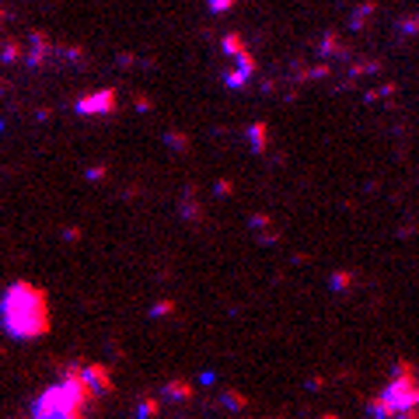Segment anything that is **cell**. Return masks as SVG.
<instances>
[{"instance_id":"cell-30","label":"cell","mask_w":419,"mask_h":419,"mask_svg":"<svg viewBox=\"0 0 419 419\" xmlns=\"http://www.w3.org/2000/svg\"><path fill=\"white\" fill-rule=\"evenodd\" d=\"M4 18H8V11H4V8H0V21H4Z\"/></svg>"},{"instance_id":"cell-5","label":"cell","mask_w":419,"mask_h":419,"mask_svg":"<svg viewBox=\"0 0 419 419\" xmlns=\"http://www.w3.org/2000/svg\"><path fill=\"white\" fill-rule=\"evenodd\" d=\"M192 385L189 381H182V378H172V381H165V388H161V398L165 402H175V405H182V402H192Z\"/></svg>"},{"instance_id":"cell-28","label":"cell","mask_w":419,"mask_h":419,"mask_svg":"<svg viewBox=\"0 0 419 419\" xmlns=\"http://www.w3.org/2000/svg\"><path fill=\"white\" fill-rule=\"evenodd\" d=\"M217 196H231V182H217Z\"/></svg>"},{"instance_id":"cell-22","label":"cell","mask_w":419,"mask_h":419,"mask_svg":"<svg viewBox=\"0 0 419 419\" xmlns=\"http://www.w3.org/2000/svg\"><path fill=\"white\" fill-rule=\"evenodd\" d=\"M395 419H419V405H409V409H398Z\"/></svg>"},{"instance_id":"cell-13","label":"cell","mask_w":419,"mask_h":419,"mask_svg":"<svg viewBox=\"0 0 419 419\" xmlns=\"http://www.w3.org/2000/svg\"><path fill=\"white\" fill-rule=\"evenodd\" d=\"M221 49L227 52V57H241V52H245L248 45H245V39H241L238 32H231V35H224V42H221Z\"/></svg>"},{"instance_id":"cell-31","label":"cell","mask_w":419,"mask_h":419,"mask_svg":"<svg viewBox=\"0 0 419 419\" xmlns=\"http://www.w3.org/2000/svg\"><path fill=\"white\" fill-rule=\"evenodd\" d=\"M322 419H339V416H322Z\"/></svg>"},{"instance_id":"cell-1","label":"cell","mask_w":419,"mask_h":419,"mask_svg":"<svg viewBox=\"0 0 419 419\" xmlns=\"http://www.w3.org/2000/svg\"><path fill=\"white\" fill-rule=\"evenodd\" d=\"M0 322H4V332L11 339L32 343L42 339L49 332V300L45 290L18 280L4 290V300H0Z\"/></svg>"},{"instance_id":"cell-15","label":"cell","mask_w":419,"mask_h":419,"mask_svg":"<svg viewBox=\"0 0 419 419\" xmlns=\"http://www.w3.org/2000/svg\"><path fill=\"white\" fill-rule=\"evenodd\" d=\"M248 77H252V74H245V70H241V67L234 63V67L227 70V77H224V84H227V88H234V91H241V88L248 84Z\"/></svg>"},{"instance_id":"cell-27","label":"cell","mask_w":419,"mask_h":419,"mask_svg":"<svg viewBox=\"0 0 419 419\" xmlns=\"http://www.w3.org/2000/svg\"><path fill=\"white\" fill-rule=\"evenodd\" d=\"M116 63H119V67H133V57H130V52H119Z\"/></svg>"},{"instance_id":"cell-10","label":"cell","mask_w":419,"mask_h":419,"mask_svg":"<svg viewBox=\"0 0 419 419\" xmlns=\"http://www.w3.org/2000/svg\"><path fill=\"white\" fill-rule=\"evenodd\" d=\"M248 143H252L255 154H266V147H269V126L266 123H252L248 126Z\"/></svg>"},{"instance_id":"cell-14","label":"cell","mask_w":419,"mask_h":419,"mask_svg":"<svg viewBox=\"0 0 419 419\" xmlns=\"http://www.w3.org/2000/svg\"><path fill=\"white\" fill-rule=\"evenodd\" d=\"M175 311H178V304L165 297V300H154V304H150V318H172Z\"/></svg>"},{"instance_id":"cell-24","label":"cell","mask_w":419,"mask_h":419,"mask_svg":"<svg viewBox=\"0 0 419 419\" xmlns=\"http://www.w3.org/2000/svg\"><path fill=\"white\" fill-rule=\"evenodd\" d=\"M199 385L214 388V385H217V374H214V371H203V374H199Z\"/></svg>"},{"instance_id":"cell-20","label":"cell","mask_w":419,"mask_h":419,"mask_svg":"<svg viewBox=\"0 0 419 419\" xmlns=\"http://www.w3.org/2000/svg\"><path fill=\"white\" fill-rule=\"evenodd\" d=\"M84 178H88V182H105V178H109V168H105V165H91V168L84 172Z\"/></svg>"},{"instance_id":"cell-17","label":"cell","mask_w":419,"mask_h":419,"mask_svg":"<svg viewBox=\"0 0 419 419\" xmlns=\"http://www.w3.org/2000/svg\"><path fill=\"white\" fill-rule=\"evenodd\" d=\"M165 143H168L172 150H178V154H182V150H189V136H185V133H178V130H168V133H165Z\"/></svg>"},{"instance_id":"cell-26","label":"cell","mask_w":419,"mask_h":419,"mask_svg":"<svg viewBox=\"0 0 419 419\" xmlns=\"http://www.w3.org/2000/svg\"><path fill=\"white\" fill-rule=\"evenodd\" d=\"M307 388H311V391H322V388H325V378H311Z\"/></svg>"},{"instance_id":"cell-19","label":"cell","mask_w":419,"mask_h":419,"mask_svg":"<svg viewBox=\"0 0 419 419\" xmlns=\"http://www.w3.org/2000/svg\"><path fill=\"white\" fill-rule=\"evenodd\" d=\"M248 224H252V231H255V234H262V231H269V227H273L269 214H255V217H252Z\"/></svg>"},{"instance_id":"cell-3","label":"cell","mask_w":419,"mask_h":419,"mask_svg":"<svg viewBox=\"0 0 419 419\" xmlns=\"http://www.w3.org/2000/svg\"><path fill=\"white\" fill-rule=\"evenodd\" d=\"M116 109H119L116 88H101V91L81 94V98L74 101V112H77V116H112Z\"/></svg>"},{"instance_id":"cell-29","label":"cell","mask_w":419,"mask_h":419,"mask_svg":"<svg viewBox=\"0 0 419 419\" xmlns=\"http://www.w3.org/2000/svg\"><path fill=\"white\" fill-rule=\"evenodd\" d=\"M4 91H11V84H8V81H0V94H4Z\"/></svg>"},{"instance_id":"cell-18","label":"cell","mask_w":419,"mask_h":419,"mask_svg":"<svg viewBox=\"0 0 419 419\" xmlns=\"http://www.w3.org/2000/svg\"><path fill=\"white\" fill-rule=\"evenodd\" d=\"M391 378H409V381H416V367H412L409 360H398L395 371H391Z\"/></svg>"},{"instance_id":"cell-7","label":"cell","mask_w":419,"mask_h":419,"mask_svg":"<svg viewBox=\"0 0 419 419\" xmlns=\"http://www.w3.org/2000/svg\"><path fill=\"white\" fill-rule=\"evenodd\" d=\"M395 402L381 391V395H374L371 402H367V416H371V419H395Z\"/></svg>"},{"instance_id":"cell-8","label":"cell","mask_w":419,"mask_h":419,"mask_svg":"<svg viewBox=\"0 0 419 419\" xmlns=\"http://www.w3.org/2000/svg\"><path fill=\"white\" fill-rule=\"evenodd\" d=\"M161 409H165L161 391H157V395H143L136 402V419H157V416H161Z\"/></svg>"},{"instance_id":"cell-23","label":"cell","mask_w":419,"mask_h":419,"mask_svg":"<svg viewBox=\"0 0 419 419\" xmlns=\"http://www.w3.org/2000/svg\"><path fill=\"white\" fill-rule=\"evenodd\" d=\"M133 105H136L140 112H150V105H154V101H150L147 94H136V98H133Z\"/></svg>"},{"instance_id":"cell-25","label":"cell","mask_w":419,"mask_h":419,"mask_svg":"<svg viewBox=\"0 0 419 419\" xmlns=\"http://www.w3.org/2000/svg\"><path fill=\"white\" fill-rule=\"evenodd\" d=\"M63 241H81V227H63Z\"/></svg>"},{"instance_id":"cell-12","label":"cell","mask_w":419,"mask_h":419,"mask_svg":"<svg viewBox=\"0 0 419 419\" xmlns=\"http://www.w3.org/2000/svg\"><path fill=\"white\" fill-rule=\"evenodd\" d=\"M221 405L231 409V412H241V409L248 405V395H241L238 388H224V391H221Z\"/></svg>"},{"instance_id":"cell-4","label":"cell","mask_w":419,"mask_h":419,"mask_svg":"<svg viewBox=\"0 0 419 419\" xmlns=\"http://www.w3.org/2000/svg\"><path fill=\"white\" fill-rule=\"evenodd\" d=\"M84 381L91 385V391H94L98 398L112 395V371H109L105 363H84Z\"/></svg>"},{"instance_id":"cell-6","label":"cell","mask_w":419,"mask_h":419,"mask_svg":"<svg viewBox=\"0 0 419 419\" xmlns=\"http://www.w3.org/2000/svg\"><path fill=\"white\" fill-rule=\"evenodd\" d=\"M178 214H182V221H203V206H199V199H196V185H185V192H182V203H178Z\"/></svg>"},{"instance_id":"cell-21","label":"cell","mask_w":419,"mask_h":419,"mask_svg":"<svg viewBox=\"0 0 419 419\" xmlns=\"http://www.w3.org/2000/svg\"><path fill=\"white\" fill-rule=\"evenodd\" d=\"M231 8H234V0H210V11H217V14H224Z\"/></svg>"},{"instance_id":"cell-9","label":"cell","mask_w":419,"mask_h":419,"mask_svg":"<svg viewBox=\"0 0 419 419\" xmlns=\"http://www.w3.org/2000/svg\"><path fill=\"white\" fill-rule=\"evenodd\" d=\"M25 57H28V49L14 35L4 39V45H0V63H25Z\"/></svg>"},{"instance_id":"cell-2","label":"cell","mask_w":419,"mask_h":419,"mask_svg":"<svg viewBox=\"0 0 419 419\" xmlns=\"http://www.w3.org/2000/svg\"><path fill=\"white\" fill-rule=\"evenodd\" d=\"M32 419H84V405L74 398V391L60 381L45 388L35 405H32Z\"/></svg>"},{"instance_id":"cell-16","label":"cell","mask_w":419,"mask_h":419,"mask_svg":"<svg viewBox=\"0 0 419 419\" xmlns=\"http://www.w3.org/2000/svg\"><path fill=\"white\" fill-rule=\"evenodd\" d=\"M57 52H60V57H63V60H67V63H77V67H81V63H84V60H88V57H84V49H81V45H57Z\"/></svg>"},{"instance_id":"cell-11","label":"cell","mask_w":419,"mask_h":419,"mask_svg":"<svg viewBox=\"0 0 419 419\" xmlns=\"http://www.w3.org/2000/svg\"><path fill=\"white\" fill-rule=\"evenodd\" d=\"M329 287H332V294H349V290L356 287V273H349V269H336V273L329 276Z\"/></svg>"}]
</instances>
